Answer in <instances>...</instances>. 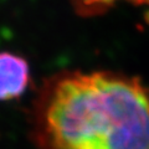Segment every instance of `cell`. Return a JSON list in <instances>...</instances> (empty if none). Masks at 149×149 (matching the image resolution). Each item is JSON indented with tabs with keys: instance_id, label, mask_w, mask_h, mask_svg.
<instances>
[{
	"instance_id": "cell-1",
	"label": "cell",
	"mask_w": 149,
	"mask_h": 149,
	"mask_svg": "<svg viewBox=\"0 0 149 149\" xmlns=\"http://www.w3.org/2000/svg\"><path fill=\"white\" fill-rule=\"evenodd\" d=\"M39 149H149V88L113 72H65L41 88L31 116Z\"/></svg>"
},
{
	"instance_id": "cell-2",
	"label": "cell",
	"mask_w": 149,
	"mask_h": 149,
	"mask_svg": "<svg viewBox=\"0 0 149 149\" xmlns=\"http://www.w3.org/2000/svg\"><path fill=\"white\" fill-rule=\"evenodd\" d=\"M29 82L30 68L26 60L6 51L0 52V101L20 97Z\"/></svg>"
},
{
	"instance_id": "cell-3",
	"label": "cell",
	"mask_w": 149,
	"mask_h": 149,
	"mask_svg": "<svg viewBox=\"0 0 149 149\" xmlns=\"http://www.w3.org/2000/svg\"><path fill=\"white\" fill-rule=\"evenodd\" d=\"M72 1L78 13L87 16L100 14L119 1L133 3L136 5H149V0H72Z\"/></svg>"
}]
</instances>
